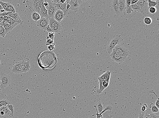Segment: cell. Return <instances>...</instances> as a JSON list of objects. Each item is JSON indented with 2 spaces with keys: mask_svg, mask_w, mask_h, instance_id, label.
<instances>
[{
  "mask_svg": "<svg viewBox=\"0 0 159 118\" xmlns=\"http://www.w3.org/2000/svg\"><path fill=\"white\" fill-rule=\"evenodd\" d=\"M123 39L120 35H116L114 36L107 46L106 49L107 53L110 54L115 47L121 43Z\"/></svg>",
  "mask_w": 159,
  "mask_h": 118,
  "instance_id": "obj_1",
  "label": "cell"
},
{
  "mask_svg": "<svg viewBox=\"0 0 159 118\" xmlns=\"http://www.w3.org/2000/svg\"><path fill=\"white\" fill-rule=\"evenodd\" d=\"M0 88L4 89L8 87L11 83V79L8 75L2 73L0 75Z\"/></svg>",
  "mask_w": 159,
  "mask_h": 118,
  "instance_id": "obj_2",
  "label": "cell"
},
{
  "mask_svg": "<svg viewBox=\"0 0 159 118\" xmlns=\"http://www.w3.org/2000/svg\"><path fill=\"white\" fill-rule=\"evenodd\" d=\"M114 49L117 54L123 57L126 58L129 55L128 49L124 44L120 43L116 45Z\"/></svg>",
  "mask_w": 159,
  "mask_h": 118,
  "instance_id": "obj_3",
  "label": "cell"
},
{
  "mask_svg": "<svg viewBox=\"0 0 159 118\" xmlns=\"http://www.w3.org/2000/svg\"><path fill=\"white\" fill-rule=\"evenodd\" d=\"M49 4L47 7L46 8L47 11L48 16L49 18L54 17L55 13L57 9L56 8L55 4L53 0H48Z\"/></svg>",
  "mask_w": 159,
  "mask_h": 118,
  "instance_id": "obj_4",
  "label": "cell"
},
{
  "mask_svg": "<svg viewBox=\"0 0 159 118\" xmlns=\"http://www.w3.org/2000/svg\"><path fill=\"white\" fill-rule=\"evenodd\" d=\"M36 24L40 29L46 30V27L49 25V18L41 17L39 20L36 21Z\"/></svg>",
  "mask_w": 159,
  "mask_h": 118,
  "instance_id": "obj_5",
  "label": "cell"
},
{
  "mask_svg": "<svg viewBox=\"0 0 159 118\" xmlns=\"http://www.w3.org/2000/svg\"><path fill=\"white\" fill-rule=\"evenodd\" d=\"M112 60L118 63H122L125 60L126 58L123 57L117 54L115 50L113 49L110 55Z\"/></svg>",
  "mask_w": 159,
  "mask_h": 118,
  "instance_id": "obj_6",
  "label": "cell"
},
{
  "mask_svg": "<svg viewBox=\"0 0 159 118\" xmlns=\"http://www.w3.org/2000/svg\"><path fill=\"white\" fill-rule=\"evenodd\" d=\"M140 7V12L144 14L149 12L148 1L147 0H139L137 2Z\"/></svg>",
  "mask_w": 159,
  "mask_h": 118,
  "instance_id": "obj_7",
  "label": "cell"
},
{
  "mask_svg": "<svg viewBox=\"0 0 159 118\" xmlns=\"http://www.w3.org/2000/svg\"><path fill=\"white\" fill-rule=\"evenodd\" d=\"M82 1L81 0H68V3L70 5V10H72L73 11H77L80 6Z\"/></svg>",
  "mask_w": 159,
  "mask_h": 118,
  "instance_id": "obj_8",
  "label": "cell"
},
{
  "mask_svg": "<svg viewBox=\"0 0 159 118\" xmlns=\"http://www.w3.org/2000/svg\"><path fill=\"white\" fill-rule=\"evenodd\" d=\"M111 72L110 71H107L106 72H105L102 75L100 76V77L98 78V79L99 80V89L101 88L102 87V84L104 81L106 80L107 79L110 78L111 76Z\"/></svg>",
  "mask_w": 159,
  "mask_h": 118,
  "instance_id": "obj_9",
  "label": "cell"
},
{
  "mask_svg": "<svg viewBox=\"0 0 159 118\" xmlns=\"http://www.w3.org/2000/svg\"><path fill=\"white\" fill-rule=\"evenodd\" d=\"M11 72L16 74L23 73L21 62H16V63L13 65Z\"/></svg>",
  "mask_w": 159,
  "mask_h": 118,
  "instance_id": "obj_10",
  "label": "cell"
},
{
  "mask_svg": "<svg viewBox=\"0 0 159 118\" xmlns=\"http://www.w3.org/2000/svg\"><path fill=\"white\" fill-rule=\"evenodd\" d=\"M42 1V0H33L32 1L34 12H37L39 14H40Z\"/></svg>",
  "mask_w": 159,
  "mask_h": 118,
  "instance_id": "obj_11",
  "label": "cell"
},
{
  "mask_svg": "<svg viewBox=\"0 0 159 118\" xmlns=\"http://www.w3.org/2000/svg\"><path fill=\"white\" fill-rule=\"evenodd\" d=\"M65 17L63 12L60 10H57L55 13L53 18L57 21L61 23L62 20Z\"/></svg>",
  "mask_w": 159,
  "mask_h": 118,
  "instance_id": "obj_12",
  "label": "cell"
},
{
  "mask_svg": "<svg viewBox=\"0 0 159 118\" xmlns=\"http://www.w3.org/2000/svg\"><path fill=\"white\" fill-rule=\"evenodd\" d=\"M67 1L66 0V2L64 4H55L56 8L57 10H60L62 11L64 13V16H65L67 14Z\"/></svg>",
  "mask_w": 159,
  "mask_h": 118,
  "instance_id": "obj_13",
  "label": "cell"
},
{
  "mask_svg": "<svg viewBox=\"0 0 159 118\" xmlns=\"http://www.w3.org/2000/svg\"><path fill=\"white\" fill-rule=\"evenodd\" d=\"M21 62L23 72L25 73L29 71L31 68L30 63L29 61H22Z\"/></svg>",
  "mask_w": 159,
  "mask_h": 118,
  "instance_id": "obj_14",
  "label": "cell"
},
{
  "mask_svg": "<svg viewBox=\"0 0 159 118\" xmlns=\"http://www.w3.org/2000/svg\"><path fill=\"white\" fill-rule=\"evenodd\" d=\"M94 107L96 109V111H97V113H96V114L93 115L92 116L96 115V116H97V118H101L102 117V114H103V113H104L106 111H107V110H109V111H111L113 109L111 105H107V106H106V107H105V109L103 110V111H102V112L101 113H99L98 112V111H97V110L96 109V108L95 105H94Z\"/></svg>",
  "mask_w": 159,
  "mask_h": 118,
  "instance_id": "obj_15",
  "label": "cell"
},
{
  "mask_svg": "<svg viewBox=\"0 0 159 118\" xmlns=\"http://www.w3.org/2000/svg\"><path fill=\"white\" fill-rule=\"evenodd\" d=\"M44 0H42L41 3V11H40V15L41 17H45L49 18L48 16L47 11L45 8L44 5Z\"/></svg>",
  "mask_w": 159,
  "mask_h": 118,
  "instance_id": "obj_16",
  "label": "cell"
},
{
  "mask_svg": "<svg viewBox=\"0 0 159 118\" xmlns=\"http://www.w3.org/2000/svg\"><path fill=\"white\" fill-rule=\"evenodd\" d=\"M118 7L120 13H122L126 10L125 0H118Z\"/></svg>",
  "mask_w": 159,
  "mask_h": 118,
  "instance_id": "obj_17",
  "label": "cell"
},
{
  "mask_svg": "<svg viewBox=\"0 0 159 118\" xmlns=\"http://www.w3.org/2000/svg\"><path fill=\"white\" fill-rule=\"evenodd\" d=\"M49 25L51 26L55 27H61V24L55 20L54 18H49Z\"/></svg>",
  "mask_w": 159,
  "mask_h": 118,
  "instance_id": "obj_18",
  "label": "cell"
},
{
  "mask_svg": "<svg viewBox=\"0 0 159 118\" xmlns=\"http://www.w3.org/2000/svg\"><path fill=\"white\" fill-rule=\"evenodd\" d=\"M112 5L115 13L116 14L120 13L118 7V0H114L112 1Z\"/></svg>",
  "mask_w": 159,
  "mask_h": 118,
  "instance_id": "obj_19",
  "label": "cell"
},
{
  "mask_svg": "<svg viewBox=\"0 0 159 118\" xmlns=\"http://www.w3.org/2000/svg\"><path fill=\"white\" fill-rule=\"evenodd\" d=\"M131 6L133 11L137 12H140V7L137 2L134 4H131Z\"/></svg>",
  "mask_w": 159,
  "mask_h": 118,
  "instance_id": "obj_20",
  "label": "cell"
},
{
  "mask_svg": "<svg viewBox=\"0 0 159 118\" xmlns=\"http://www.w3.org/2000/svg\"><path fill=\"white\" fill-rule=\"evenodd\" d=\"M32 18L33 20L36 22L39 20L41 17L39 13L35 12H34L32 14Z\"/></svg>",
  "mask_w": 159,
  "mask_h": 118,
  "instance_id": "obj_21",
  "label": "cell"
},
{
  "mask_svg": "<svg viewBox=\"0 0 159 118\" xmlns=\"http://www.w3.org/2000/svg\"><path fill=\"white\" fill-rule=\"evenodd\" d=\"M149 107L151 109L152 112L153 113H157L159 112V109L153 103H151Z\"/></svg>",
  "mask_w": 159,
  "mask_h": 118,
  "instance_id": "obj_22",
  "label": "cell"
},
{
  "mask_svg": "<svg viewBox=\"0 0 159 118\" xmlns=\"http://www.w3.org/2000/svg\"><path fill=\"white\" fill-rule=\"evenodd\" d=\"M4 27L5 29L6 34H8L15 28L14 26H12L10 25H4Z\"/></svg>",
  "mask_w": 159,
  "mask_h": 118,
  "instance_id": "obj_23",
  "label": "cell"
},
{
  "mask_svg": "<svg viewBox=\"0 0 159 118\" xmlns=\"http://www.w3.org/2000/svg\"><path fill=\"white\" fill-rule=\"evenodd\" d=\"M95 107L99 113H101L103 110V105L101 101L98 102L96 106L95 105Z\"/></svg>",
  "mask_w": 159,
  "mask_h": 118,
  "instance_id": "obj_24",
  "label": "cell"
},
{
  "mask_svg": "<svg viewBox=\"0 0 159 118\" xmlns=\"http://www.w3.org/2000/svg\"><path fill=\"white\" fill-rule=\"evenodd\" d=\"M10 17L13 20H21L18 13L16 12H15V13H12Z\"/></svg>",
  "mask_w": 159,
  "mask_h": 118,
  "instance_id": "obj_25",
  "label": "cell"
},
{
  "mask_svg": "<svg viewBox=\"0 0 159 118\" xmlns=\"http://www.w3.org/2000/svg\"><path fill=\"white\" fill-rule=\"evenodd\" d=\"M50 27L51 29L52 30L53 33H56L58 34H60L59 32L62 29V27H53V26H50Z\"/></svg>",
  "mask_w": 159,
  "mask_h": 118,
  "instance_id": "obj_26",
  "label": "cell"
},
{
  "mask_svg": "<svg viewBox=\"0 0 159 118\" xmlns=\"http://www.w3.org/2000/svg\"><path fill=\"white\" fill-rule=\"evenodd\" d=\"M11 103L7 99L2 100L0 101V108L3 107V106H6Z\"/></svg>",
  "mask_w": 159,
  "mask_h": 118,
  "instance_id": "obj_27",
  "label": "cell"
},
{
  "mask_svg": "<svg viewBox=\"0 0 159 118\" xmlns=\"http://www.w3.org/2000/svg\"><path fill=\"white\" fill-rule=\"evenodd\" d=\"M148 6H149V9L150 8L153 7H155L158 4V2L156 1L150 0H148Z\"/></svg>",
  "mask_w": 159,
  "mask_h": 118,
  "instance_id": "obj_28",
  "label": "cell"
},
{
  "mask_svg": "<svg viewBox=\"0 0 159 118\" xmlns=\"http://www.w3.org/2000/svg\"><path fill=\"white\" fill-rule=\"evenodd\" d=\"M8 3H5L0 0V4H1L3 9L6 12H8Z\"/></svg>",
  "mask_w": 159,
  "mask_h": 118,
  "instance_id": "obj_29",
  "label": "cell"
},
{
  "mask_svg": "<svg viewBox=\"0 0 159 118\" xmlns=\"http://www.w3.org/2000/svg\"><path fill=\"white\" fill-rule=\"evenodd\" d=\"M8 12H12V13H15L16 12V10L13 6L10 3H8Z\"/></svg>",
  "mask_w": 159,
  "mask_h": 118,
  "instance_id": "obj_30",
  "label": "cell"
},
{
  "mask_svg": "<svg viewBox=\"0 0 159 118\" xmlns=\"http://www.w3.org/2000/svg\"><path fill=\"white\" fill-rule=\"evenodd\" d=\"M6 34V31L4 26L0 25V37H4Z\"/></svg>",
  "mask_w": 159,
  "mask_h": 118,
  "instance_id": "obj_31",
  "label": "cell"
},
{
  "mask_svg": "<svg viewBox=\"0 0 159 118\" xmlns=\"http://www.w3.org/2000/svg\"><path fill=\"white\" fill-rule=\"evenodd\" d=\"M7 107L8 108V109L11 112V117H13L14 114V106L12 104H11L7 105Z\"/></svg>",
  "mask_w": 159,
  "mask_h": 118,
  "instance_id": "obj_32",
  "label": "cell"
},
{
  "mask_svg": "<svg viewBox=\"0 0 159 118\" xmlns=\"http://www.w3.org/2000/svg\"><path fill=\"white\" fill-rule=\"evenodd\" d=\"M144 23L146 24L147 25H149L152 23V19L150 17H145L144 20Z\"/></svg>",
  "mask_w": 159,
  "mask_h": 118,
  "instance_id": "obj_33",
  "label": "cell"
},
{
  "mask_svg": "<svg viewBox=\"0 0 159 118\" xmlns=\"http://www.w3.org/2000/svg\"><path fill=\"white\" fill-rule=\"evenodd\" d=\"M126 13L128 14H130L133 11L131 5H127L126 4Z\"/></svg>",
  "mask_w": 159,
  "mask_h": 118,
  "instance_id": "obj_34",
  "label": "cell"
},
{
  "mask_svg": "<svg viewBox=\"0 0 159 118\" xmlns=\"http://www.w3.org/2000/svg\"><path fill=\"white\" fill-rule=\"evenodd\" d=\"M12 13V12H4V13H0V16H3V17L6 16V17H10Z\"/></svg>",
  "mask_w": 159,
  "mask_h": 118,
  "instance_id": "obj_35",
  "label": "cell"
},
{
  "mask_svg": "<svg viewBox=\"0 0 159 118\" xmlns=\"http://www.w3.org/2000/svg\"><path fill=\"white\" fill-rule=\"evenodd\" d=\"M157 9L155 7H151L149 9V12L151 14H154L156 12Z\"/></svg>",
  "mask_w": 159,
  "mask_h": 118,
  "instance_id": "obj_36",
  "label": "cell"
},
{
  "mask_svg": "<svg viewBox=\"0 0 159 118\" xmlns=\"http://www.w3.org/2000/svg\"><path fill=\"white\" fill-rule=\"evenodd\" d=\"M148 108L147 105L146 104H144L142 106V108H141V110L142 111V112L143 113H144L146 111V110Z\"/></svg>",
  "mask_w": 159,
  "mask_h": 118,
  "instance_id": "obj_37",
  "label": "cell"
},
{
  "mask_svg": "<svg viewBox=\"0 0 159 118\" xmlns=\"http://www.w3.org/2000/svg\"><path fill=\"white\" fill-rule=\"evenodd\" d=\"M53 43V39L49 38L48 37H47V41H46V44L47 45H50Z\"/></svg>",
  "mask_w": 159,
  "mask_h": 118,
  "instance_id": "obj_38",
  "label": "cell"
},
{
  "mask_svg": "<svg viewBox=\"0 0 159 118\" xmlns=\"http://www.w3.org/2000/svg\"><path fill=\"white\" fill-rule=\"evenodd\" d=\"M66 0H53L54 3L55 4H64L66 2Z\"/></svg>",
  "mask_w": 159,
  "mask_h": 118,
  "instance_id": "obj_39",
  "label": "cell"
},
{
  "mask_svg": "<svg viewBox=\"0 0 159 118\" xmlns=\"http://www.w3.org/2000/svg\"><path fill=\"white\" fill-rule=\"evenodd\" d=\"M55 45V44H54V43L50 45H48V49L50 51H52L53 49H54Z\"/></svg>",
  "mask_w": 159,
  "mask_h": 118,
  "instance_id": "obj_40",
  "label": "cell"
},
{
  "mask_svg": "<svg viewBox=\"0 0 159 118\" xmlns=\"http://www.w3.org/2000/svg\"><path fill=\"white\" fill-rule=\"evenodd\" d=\"M54 33L53 32H50L48 36L49 38H51L52 39H53L54 37Z\"/></svg>",
  "mask_w": 159,
  "mask_h": 118,
  "instance_id": "obj_41",
  "label": "cell"
},
{
  "mask_svg": "<svg viewBox=\"0 0 159 118\" xmlns=\"http://www.w3.org/2000/svg\"><path fill=\"white\" fill-rule=\"evenodd\" d=\"M46 31H47V32H49V33H50V32H53L52 30L51 29L49 25L46 27Z\"/></svg>",
  "mask_w": 159,
  "mask_h": 118,
  "instance_id": "obj_42",
  "label": "cell"
},
{
  "mask_svg": "<svg viewBox=\"0 0 159 118\" xmlns=\"http://www.w3.org/2000/svg\"><path fill=\"white\" fill-rule=\"evenodd\" d=\"M149 114L151 116L152 118H159V115H156L155 114H152V113Z\"/></svg>",
  "mask_w": 159,
  "mask_h": 118,
  "instance_id": "obj_43",
  "label": "cell"
},
{
  "mask_svg": "<svg viewBox=\"0 0 159 118\" xmlns=\"http://www.w3.org/2000/svg\"><path fill=\"white\" fill-rule=\"evenodd\" d=\"M5 12L3 8L2 7V6H1V4H0V13H4V12Z\"/></svg>",
  "mask_w": 159,
  "mask_h": 118,
  "instance_id": "obj_44",
  "label": "cell"
},
{
  "mask_svg": "<svg viewBox=\"0 0 159 118\" xmlns=\"http://www.w3.org/2000/svg\"><path fill=\"white\" fill-rule=\"evenodd\" d=\"M145 114L144 113H140L139 115L138 118H144V115Z\"/></svg>",
  "mask_w": 159,
  "mask_h": 118,
  "instance_id": "obj_45",
  "label": "cell"
},
{
  "mask_svg": "<svg viewBox=\"0 0 159 118\" xmlns=\"http://www.w3.org/2000/svg\"><path fill=\"white\" fill-rule=\"evenodd\" d=\"M155 105L156 106L158 109L159 108V99H157V100L155 102Z\"/></svg>",
  "mask_w": 159,
  "mask_h": 118,
  "instance_id": "obj_46",
  "label": "cell"
},
{
  "mask_svg": "<svg viewBox=\"0 0 159 118\" xmlns=\"http://www.w3.org/2000/svg\"><path fill=\"white\" fill-rule=\"evenodd\" d=\"M139 0H131V4H135V3H137Z\"/></svg>",
  "mask_w": 159,
  "mask_h": 118,
  "instance_id": "obj_47",
  "label": "cell"
},
{
  "mask_svg": "<svg viewBox=\"0 0 159 118\" xmlns=\"http://www.w3.org/2000/svg\"><path fill=\"white\" fill-rule=\"evenodd\" d=\"M8 17H6V16H4L3 17V21H7L8 20Z\"/></svg>",
  "mask_w": 159,
  "mask_h": 118,
  "instance_id": "obj_48",
  "label": "cell"
},
{
  "mask_svg": "<svg viewBox=\"0 0 159 118\" xmlns=\"http://www.w3.org/2000/svg\"><path fill=\"white\" fill-rule=\"evenodd\" d=\"M112 116L111 115H106L103 118H112Z\"/></svg>",
  "mask_w": 159,
  "mask_h": 118,
  "instance_id": "obj_49",
  "label": "cell"
},
{
  "mask_svg": "<svg viewBox=\"0 0 159 118\" xmlns=\"http://www.w3.org/2000/svg\"><path fill=\"white\" fill-rule=\"evenodd\" d=\"M3 16H0V24L3 21Z\"/></svg>",
  "mask_w": 159,
  "mask_h": 118,
  "instance_id": "obj_50",
  "label": "cell"
},
{
  "mask_svg": "<svg viewBox=\"0 0 159 118\" xmlns=\"http://www.w3.org/2000/svg\"><path fill=\"white\" fill-rule=\"evenodd\" d=\"M1 89L0 88V93L1 92Z\"/></svg>",
  "mask_w": 159,
  "mask_h": 118,
  "instance_id": "obj_51",
  "label": "cell"
},
{
  "mask_svg": "<svg viewBox=\"0 0 159 118\" xmlns=\"http://www.w3.org/2000/svg\"><path fill=\"white\" fill-rule=\"evenodd\" d=\"M0 63H1L0 60Z\"/></svg>",
  "mask_w": 159,
  "mask_h": 118,
  "instance_id": "obj_52",
  "label": "cell"
},
{
  "mask_svg": "<svg viewBox=\"0 0 159 118\" xmlns=\"http://www.w3.org/2000/svg\"></svg>",
  "mask_w": 159,
  "mask_h": 118,
  "instance_id": "obj_53",
  "label": "cell"
}]
</instances>
